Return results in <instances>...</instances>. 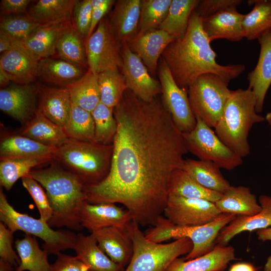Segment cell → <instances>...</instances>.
<instances>
[{"instance_id": "6da1fadb", "label": "cell", "mask_w": 271, "mask_h": 271, "mask_svg": "<svg viewBox=\"0 0 271 271\" xmlns=\"http://www.w3.org/2000/svg\"><path fill=\"white\" fill-rule=\"evenodd\" d=\"M114 115L117 124L108 174L85 187L91 204L120 203L140 226L164 213L173 173L188 152L182 132L157 96L146 102L127 89Z\"/></svg>"}, {"instance_id": "7a4b0ae2", "label": "cell", "mask_w": 271, "mask_h": 271, "mask_svg": "<svg viewBox=\"0 0 271 271\" xmlns=\"http://www.w3.org/2000/svg\"><path fill=\"white\" fill-rule=\"evenodd\" d=\"M210 42L203 29L202 18L194 10L184 36L174 40L162 55L180 87L187 90L199 76L207 73L215 74L229 83L245 71L242 64H218Z\"/></svg>"}, {"instance_id": "3957f363", "label": "cell", "mask_w": 271, "mask_h": 271, "mask_svg": "<svg viewBox=\"0 0 271 271\" xmlns=\"http://www.w3.org/2000/svg\"><path fill=\"white\" fill-rule=\"evenodd\" d=\"M29 175L45 190L53 216L51 227H66L79 230L83 227L79 212L86 201V185L76 175L57 164L32 170Z\"/></svg>"}, {"instance_id": "277c9868", "label": "cell", "mask_w": 271, "mask_h": 271, "mask_svg": "<svg viewBox=\"0 0 271 271\" xmlns=\"http://www.w3.org/2000/svg\"><path fill=\"white\" fill-rule=\"evenodd\" d=\"M255 98L249 88L231 90L214 131L220 140L241 158L250 153L249 132L265 120L256 111Z\"/></svg>"}, {"instance_id": "5b68a950", "label": "cell", "mask_w": 271, "mask_h": 271, "mask_svg": "<svg viewBox=\"0 0 271 271\" xmlns=\"http://www.w3.org/2000/svg\"><path fill=\"white\" fill-rule=\"evenodd\" d=\"M113 150V144L103 145L69 138L56 148L54 160L77 176L87 186L99 183L107 176Z\"/></svg>"}, {"instance_id": "8992f818", "label": "cell", "mask_w": 271, "mask_h": 271, "mask_svg": "<svg viewBox=\"0 0 271 271\" xmlns=\"http://www.w3.org/2000/svg\"><path fill=\"white\" fill-rule=\"evenodd\" d=\"M126 229L132 242L133 253L124 271H166L175 259L187 254L193 247L191 240L187 237L168 243L150 241L134 220L129 222Z\"/></svg>"}, {"instance_id": "52a82bcc", "label": "cell", "mask_w": 271, "mask_h": 271, "mask_svg": "<svg viewBox=\"0 0 271 271\" xmlns=\"http://www.w3.org/2000/svg\"><path fill=\"white\" fill-rule=\"evenodd\" d=\"M0 219L13 232L21 230L42 239L44 241L42 247L48 254L57 255L65 249H73L75 246L77 235L69 230H54L41 219L17 211L9 203L2 188Z\"/></svg>"}, {"instance_id": "ba28073f", "label": "cell", "mask_w": 271, "mask_h": 271, "mask_svg": "<svg viewBox=\"0 0 271 271\" xmlns=\"http://www.w3.org/2000/svg\"><path fill=\"white\" fill-rule=\"evenodd\" d=\"M220 76L207 73L199 76L187 89L188 99L196 118L214 128L221 117L231 90Z\"/></svg>"}, {"instance_id": "9c48e42d", "label": "cell", "mask_w": 271, "mask_h": 271, "mask_svg": "<svg viewBox=\"0 0 271 271\" xmlns=\"http://www.w3.org/2000/svg\"><path fill=\"white\" fill-rule=\"evenodd\" d=\"M191 131L182 133L188 152L199 160L212 162L220 168L231 170L242 163V158L236 155L218 137L212 128L199 118Z\"/></svg>"}, {"instance_id": "30bf717a", "label": "cell", "mask_w": 271, "mask_h": 271, "mask_svg": "<svg viewBox=\"0 0 271 271\" xmlns=\"http://www.w3.org/2000/svg\"><path fill=\"white\" fill-rule=\"evenodd\" d=\"M121 45L108 20L103 18L85 43L88 70L98 75L109 70L121 69Z\"/></svg>"}, {"instance_id": "8fae6325", "label": "cell", "mask_w": 271, "mask_h": 271, "mask_svg": "<svg viewBox=\"0 0 271 271\" xmlns=\"http://www.w3.org/2000/svg\"><path fill=\"white\" fill-rule=\"evenodd\" d=\"M158 73L162 88V102L164 107L181 132L191 131L196 124V119L191 108L187 90L177 84L163 59Z\"/></svg>"}, {"instance_id": "7c38bea8", "label": "cell", "mask_w": 271, "mask_h": 271, "mask_svg": "<svg viewBox=\"0 0 271 271\" xmlns=\"http://www.w3.org/2000/svg\"><path fill=\"white\" fill-rule=\"evenodd\" d=\"M164 213L178 226H197L206 224L221 213L213 202L199 199L169 196Z\"/></svg>"}, {"instance_id": "4fadbf2b", "label": "cell", "mask_w": 271, "mask_h": 271, "mask_svg": "<svg viewBox=\"0 0 271 271\" xmlns=\"http://www.w3.org/2000/svg\"><path fill=\"white\" fill-rule=\"evenodd\" d=\"M122 75L127 89L146 102H150L162 92L160 82L151 76L141 58L126 42L121 45Z\"/></svg>"}, {"instance_id": "5bb4252c", "label": "cell", "mask_w": 271, "mask_h": 271, "mask_svg": "<svg viewBox=\"0 0 271 271\" xmlns=\"http://www.w3.org/2000/svg\"><path fill=\"white\" fill-rule=\"evenodd\" d=\"M236 216L233 214L221 213L213 220L202 225L191 227L175 225L170 233L171 238L190 239L193 244L192 249L183 258L185 260L195 258L213 249L220 230Z\"/></svg>"}, {"instance_id": "9a60e30c", "label": "cell", "mask_w": 271, "mask_h": 271, "mask_svg": "<svg viewBox=\"0 0 271 271\" xmlns=\"http://www.w3.org/2000/svg\"><path fill=\"white\" fill-rule=\"evenodd\" d=\"M37 84H17L1 88L0 109L14 119L28 123L37 109Z\"/></svg>"}, {"instance_id": "2e32d148", "label": "cell", "mask_w": 271, "mask_h": 271, "mask_svg": "<svg viewBox=\"0 0 271 271\" xmlns=\"http://www.w3.org/2000/svg\"><path fill=\"white\" fill-rule=\"evenodd\" d=\"M79 219L82 227L92 233L108 227L126 228L132 218L127 209L114 203L91 204L85 201L80 210Z\"/></svg>"}, {"instance_id": "e0dca14e", "label": "cell", "mask_w": 271, "mask_h": 271, "mask_svg": "<svg viewBox=\"0 0 271 271\" xmlns=\"http://www.w3.org/2000/svg\"><path fill=\"white\" fill-rule=\"evenodd\" d=\"M174 40L168 33L158 29L138 33L126 43L130 49L141 58L150 74L154 75L160 56Z\"/></svg>"}, {"instance_id": "ac0fdd59", "label": "cell", "mask_w": 271, "mask_h": 271, "mask_svg": "<svg viewBox=\"0 0 271 271\" xmlns=\"http://www.w3.org/2000/svg\"><path fill=\"white\" fill-rule=\"evenodd\" d=\"M260 49L257 63L247 75L248 87L254 94L256 111L263 110L267 92L271 85V29L258 39Z\"/></svg>"}, {"instance_id": "d6986e66", "label": "cell", "mask_w": 271, "mask_h": 271, "mask_svg": "<svg viewBox=\"0 0 271 271\" xmlns=\"http://www.w3.org/2000/svg\"><path fill=\"white\" fill-rule=\"evenodd\" d=\"M39 61L13 41L12 48L1 54L0 67L11 81L18 84H30L37 77Z\"/></svg>"}, {"instance_id": "ffe728a7", "label": "cell", "mask_w": 271, "mask_h": 271, "mask_svg": "<svg viewBox=\"0 0 271 271\" xmlns=\"http://www.w3.org/2000/svg\"><path fill=\"white\" fill-rule=\"evenodd\" d=\"M39 105L37 109L54 123L64 127L67 122L72 107L67 87H54L37 84Z\"/></svg>"}, {"instance_id": "44dd1931", "label": "cell", "mask_w": 271, "mask_h": 271, "mask_svg": "<svg viewBox=\"0 0 271 271\" xmlns=\"http://www.w3.org/2000/svg\"><path fill=\"white\" fill-rule=\"evenodd\" d=\"M244 15L236 8L222 11L212 16L202 19L203 29L210 42L224 39L238 42L244 38L242 21Z\"/></svg>"}, {"instance_id": "7402d4cb", "label": "cell", "mask_w": 271, "mask_h": 271, "mask_svg": "<svg viewBox=\"0 0 271 271\" xmlns=\"http://www.w3.org/2000/svg\"><path fill=\"white\" fill-rule=\"evenodd\" d=\"M91 234L113 261L123 267L128 264L133 253V244L126 228L108 227Z\"/></svg>"}, {"instance_id": "603a6c76", "label": "cell", "mask_w": 271, "mask_h": 271, "mask_svg": "<svg viewBox=\"0 0 271 271\" xmlns=\"http://www.w3.org/2000/svg\"><path fill=\"white\" fill-rule=\"evenodd\" d=\"M238 259L233 247L217 243L211 251L195 258H177L166 271H224L231 261Z\"/></svg>"}, {"instance_id": "cb8c5ba5", "label": "cell", "mask_w": 271, "mask_h": 271, "mask_svg": "<svg viewBox=\"0 0 271 271\" xmlns=\"http://www.w3.org/2000/svg\"><path fill=\"white\" fill-rule=\"evenodd\" d=\"M261 210L252 216H236L219 232L216 243L227 245L235 235L245 231H251L271 227V196L259 197Z\"/></svg>"}, {"instance_id": "d4e9b609", "label": "cell", "mask_w": 271, "mask_h": 271, "mask_svg": "<svg viewBox=\"0 0 271 271\" xmlns=\"http://www.w3.org/2000/svg\"><path fill=\"white\" fill-rule=\"evenodd\" d=\"M141 7V0L116 1L109 23L121 44L127 42L139 33Z\"/></svg>"}, {"instance_id": "484cf974", "label": "cell", "mask_w": 271, "mask_h": 271, "mask_svg": "<svg viewBox=\"0 0 271 271\" xmlns=\"http://www.w3.org/2000/svg\"><path fill=\"white\" fill-rule=\"evenodd\" d=\"M70 24L72 23L42 25L25 39L14 41L40 61L54 56L59 36L63 29Z\"/></svg>"}, {"instance_id": "4316f807", "label": "cell", "mask_w": 271, "mask_h": 271, "mask_svg": "<svg viewBox=\"0 0 271 271\" xmlns=\"http://www.w3.org/2000/svg\"><path fill=\"white\" fill-rule=\"evenodd\" d=\"M87 71L61 59L50 57L39 61L37 77L48 83L66 87Z\"/></svg>"}, {"instance_id": "83f0119b", "label": "cell", "mask_w": 271, "mask_h": 271, "mask_svg": "<svg viewBox=\"0 0 271 271\" xmlns=\"http://www.w3.org/2000/svg\"><path fill=\"white\" fill-rule=\"evenodd\" d=\"M215 204L221 213L236 216H252L261 209L255 195L248 187L243 186L230 185Z\"/></svg>"}, {"instance_id": "f1b7e54d", "label": "cell", "mask_w": 271, "mask_h": 271, "mask_svg": "<svg viewBox=\"0 0 271 271\" xmlns=\"http://www.w3.org/2000/svg\"><path fill=\"white\" fill-rule=\"evenodd\" d=\"M56 150L25 136L13 135L2 140L0 159L47 158L54 160Z\"/></svg>"}, {"instance_id": "f546056e", "label": "cell", "mask_w": 271, "mask_h": 271, "mask_svg": "<svg viewBox=\"0 0 271 271\" xmlns=\"http://www.w3.org/2000/svg\"><path fill=\"white\" fill-rule=\"evenodd\" d=\"M76 1H35L30 7L27 14L42 25L72 23V14Z\"/></svg>"}, {"instance_id": "4dcf8cb0", "label": "cell", "mask_w": 271, "mask_h": 271, "mask_svg": "<svg viewBox=\"0 0 271 271\" xmlns=\"http://www.w3.org/2000/svg\"><path fill=\"white\" fill-rule=\"evenodd\" d=\"M22 135L46 146L58 148L69 139L63 127L46 117L38 109L33 117L27 123Z\"/></svg>"}, {"instance_id": "1f68e13d", "label": "cell", "mask_w": 271, "mask_h": 271, "mask_svg": "<svg viewBox=\"0 0 271 271\" xmlns=\"http://www.w3.org/2000/svg\"><path fill=\"white\" fill-rule=\"evenodd\" d=\"M73 249L76 256L93 271H124V267L113 261L100 248L91 234H77Z\"/></svg>"}, {"instance_id": "d6a6232c", "label": "cell", "mask_w": 271, "mask_h": 271, "mask_svg": "<svg viewBox=\"0 0 271 271\" xmlns=\"http://www.w3.org/2000/svg\"><path fill=\"white\" fill-rule=\"evenodd\" d=\"M182 169L207 189L222 194L230 186L220 167L212 162L186 159Z\"/></svg>"}, {"instance_id": "836d02e7", "label": "cell", "mask_w": 271, "mask_h": 271, "mask_svg": "<svg viewBox=\"0 0 271 271\" xmlns=\"http://www.w3.org/2000/svg\"><path fill=\"white\" fill-rule=\"evenodd\" d=\"M54 55H56L55 57L88 70L85 43L73 24L68 25L61 31L56 43L53 56Z\"/></svg>"}, {"instance_id": "e575fe53", "label": "cell", "mask_w": 271, "mask_h": 271, "mask_svg": "<svg viewBox=\"0 0 271 271\" xmlns=\"http://www.w3.org/2000/svg\"><path fill=\"white\" fill-rule=\"evenodd\" d=\"M15 247L21 260L16 271H50L49 254L40 248L35 236L26 233L16 240Z\"/></svg>"}, {"instance_id": "d590c367", "label": "cell", "mask_w": 271, "mask_h": 271, "mask_svg": "<svg viewBox=\"0 0 271 271\" xmlns=\"http://www.w3.org/2000/svg\"><path fill=\"white\" fill-rule=\"evenodd\" d=\"M169 196L217 202L222 194L205 188L193 179L182 169L175 171L168 185Z\"/></svg>"}, {"instance_id": "8d00e7d4", "label": "cell", "mask_w": 271, "mask_h": 271, "mask_svg": "<svg viewBox=\"0 0 271 271\" xmlns=\"http://www.w3.org/2000/svg\"><path fill=\"white\" fill-rule=\"evenodd\" d=\"M199 0H172L168 14L158 29L171 35L174 39L185 35L192 13Z\"/></svg>"}, {"instance_id": "74e56055", "label": "cell", "mask_w": 271, "mask_h": 271, "mask_svg": "<svg viewBox=\"0 0 271 271\" xmlns=\"http://www.w3.org/2000/svg\"><path fill=\"white\" fill-rule=\"evenodd\" d=\"M66 87L73 105L91 112L100 102L98 75L89 70L80 79Z\"/></svg>"}, {"instance_id": "f35d334b", "label": "cell", "mask_w": 271, "mask_h": 271, "mask_svg": "<svg viewBox=\"0 0 271 271\" xmlns=\"http://www.w3.org/2000/svg\"><path fill=\"white\" fill-rule=\"evenodd\" d=\"M254 6L244 15L242 21L244 37L248 40L258 39L271 29V0L248 1Z\"/></svg>"}, {"instance_id": "ab89813d", "label": "cell", "mask_w": 271, "mask_h": 271, "mask_svg": "<svg viewBox=\"0 0 271 271\" xmlns=\"http://www.w3.org/2000/svg\"><path fill=\"white\" fill-rule=\"evenodd\" d=\"M52 160L47 158H9L2 160L0 162L1 186L9 191L18 179L28 175L35 167Z\"/></svg>"}, {"instance_id": "60d3db41", "label": "cell", "mask_w": 271, "mask_h": 271, "mask_svg": "<svg viewBox=\"0 0 271 271\" xmlns=\"http://www.w3.org/2000/svg\"><path fill=\"white\" fill-rule=\"evenodd\" d=\"M100 102L114 109L121 102L127 89L118 69L109 70L98 75Z\"/></svg>"}, {"instance_id": "b9f144b4", "label": "cell", "mask_w": 271, "mask_h": 271, "mask_svg": "<svg viewBox=\"0 0 271 271\" xmlns=\"http://www.w3.org/2000/svg\"><path fill=\"white\" fill-rule=\"evenodd\" d=\"M69 139L84 142L94 141V122L91 112L72 104L69 119L63 127Z\"/></svg>"}, {"instance_id": "7bdbcfd3", "label": "cell", "mask_w": 271, "mask_h": 271, "mask_svg": "<svg viewBox=\"0 0 271 271\" xmlns=\"http://www.w3.org/2000/svg\"><path fill=\"white\" fill-rule=\"evenodd\" d=\"M114 109L100 102L91 112L94 122V141L103 145L113 144L117 124Z\"/></svg>"}, {"instance_id": "ee69618b", "label": "cell", "mask_w": 271, "mask_h": 271, "mask_svg": "<svg viewBox=\"0 0 271 271\" xmlns=\"http://www.w3.org/2000/svg\"><path fill=\"white\" fill-rule=\"evenodd\" d=\"M172 0H142L139 33L157 29L166 18Z\"/></svg>"}, {"instance_id": "f6af8a7d", "label": "cell", "mask_w": 271, "mask_h": 271, "mask_svg": "<svg viewBox=\"0 0 271 271\" xmlns=\"http://www.w3.org/2000/svg\"><path fill=\"white\" fill-rule=\"evenodd\" d=\"M42 25L37 23L27 13L1 18L0 30L13 41H20L28 37Z\"/></svg>"}, {"instance_id": "bcb514c9", "label": "cell", "mask_w": 271, "mask_h": 271, "mask_svg": "<svg viewBox=\"0 0 271 271\" xmlns=\"http://www.w3.org/2000/svg\"><path fill=\"white\" fill-rule=\"evenodd\" d=\"M22 182L35 203L40 213V218L48 222L53 216V210L42 186L29 174L23 177Z\"/></svg>"}, {"instance_id": "7dc6e473", "label": "cell", "mask_w": 271, "mask_h": 271, "mask_svg": "<svg viewBox=\"0 0 271 271\" xmlns=\"http://www.w3.org/2000/svg\"><path fill=\"white\" fill-rule=\"evenodd\" d=\"M91 0H76L72 14L73 26L85 43L88 38L92 22Z\"/></svg>"}, {"instance_id": "c3c4849f", "label": "cell", "mask_w": 271, "mask_h": 271, "mask_svg": "<svg viewBox=\"0 0 271 271\" xmlns=\"http://www.w3.org/2000/svg\"><path fill=\"white\" fill-rule=\"evenodd\" d=\"M14 233L4 223L0 222V259L9 263L16 269L21 260L13 248Z\"/></svg>"}, {"instance_id": "681fc988", "label": "cell", "mask_w": 271, "mask_h": 271, "mask_svg": "<svg viewBox=\"0 0 271 271\" xmlns=\"http://www.w3.org/2000/svg\"><path fill=\"white\" fill-rule=\"evenodd\" d=\"M242 2L241 0H202L200 1L195 11L202 19H204L224 10L236 8Z\"/></svg>"}, {"instance_id": "f907efd6", "label": "cell", "mask_w": 271, "mask_h": 271, "mask_svg": "<svg viewBox=\"0 0 271 271\" xmlns=\"http://www.w3.org/2000/svg\"><path fill=\"white\" fill-rule=\"evenodd\" d=\"M57 255L55 261L51 264L50 271H90V268L77 256L61 252Z\"/></svg>"}, {"instance_id": "816d5d0a", "label": "cell", "mask_w": 271, "mask_h": 271, "mask_svg": "<svg viewBox=\"0 0 271 271\" xmlns=\"http://www.w3.org/2000/svg\"><path fill=\"white\" fill-rule=\"evenodd\" d=\"M31 2L30 0H2L0 4L1 14L10 16L25 13Z\"/></svg>"}, {"instance_id": "f5cc1de1", "label": "cell", "mask_w": 271, "mask_h": 271, "mask_svg": "<svg viewBox=\"0 0 271 271\" xmlns=\"http://www.w3.org/2000/svg\"><path fill=\"white\" fill-rule=\"evenodd\" d=\"M115 3L113 0H106L102 6L92 8V22L88 38L94 31L100 22L110 10L111 7Z\"/></svg>"}, {"instance_id": "db71d44e", "label": "cell", "mask_w": 271, "mask_h": 271, "mask_svg": "<svg viewBox=\"0 0 271 271\" xmlns=\"http://www.w3.org/2000/svg\"><path fill=\"white\" fill-rule=\"evenodd\" d=\"M13 40L6 33L0 30L1 54L10 50L13 47Z\"/></svg>"}, {"instance_id": "11a10c76", "label": "cell", "mask_w": 271, "mask_h": 271, "mask_svg": "<svg viewBox=\"0 0 271 271\" xmlns=\"http://www.w3.org/2000/svg\"><path fill=\"white\" fill-rule=\"evenodd\" d=\"M256 268L247 262H238L231 266L229 271H256Z\"/></svg>"}, {"instance_id": "9f6ffc18", "label": "cell", "mask_w": 271, "mask_h": 271, "mask_svg": "<svg viewBox=\"0 0 271 271\" xmlns=\"http://www.w3.org/2000/svg\"><path fill=\"white\" fill-rule=\"evenodd\" d=\"M256 235L260 241H271V227L257 230Z\"/></svg>"}, {"instance_id": "6f0895ef", "label": "cell", "mask_w": 271, "mask_h": 271, "mask_svg": "<svg viewBox=\"0 0 271 271\" xmlns=\"http://www.w3.org/2000/svg\"><path fill=\"white\" fill-rule=\"evenodd\" d=\"M11 81L7 73L0 67V86L4 88L8 86Z\"/></svg>"}, {"instance_id": "680465c9", "label": "cell", "mask_w": 271, "mask_h": 271, "mask_svg": "<svg viewBox=\"0 0 271 271\" xmlns=\"http://www.w3.org/2000/svg\"><path fill=\"white\" fill-rule=\"evenodd\" d=\"M15 269L9 263L0 259V271H13Z\"/></svg>"}, {"instance_id": "91938a15", "label": "cell", "mask_w": 271, "mask_h": 271, "mask_svg": "<svg viewBox=\"0 0 271 271\" xmlns=\"http://www.w3.org/2000/svg\"><path fill=\"white\" fill-rule=\"evenodd\" d=\"M263 271H271V255L268 256L264 265Z\"/></svg>"}, {"instance_id": "94428289", "label": "cell", "mask_w": 271, "mask_h": 271, "mask_svg": "<svg viewBox=\"0 0 271 271\" xmlns=\"http://www.w3.org/2000/svg\"><path fill=\"white\" fill-rule=\"evenodd\" d=\"M264 118L265 120L267 121V122L271 127V110L266 113Z\"/></svg>"}, {"instance_id": "6125c7cd", "label": "cell", "mask_w": 271, "mask_h": 271, "mask_svg": "<svg viewBox=\"0 0 271 271\" xmlns=\"http://www.w3.org/2000/svg\"><path fill=\"white\" fill-rule=\"evenodd\" d=\"M90 271H93V270H90Z\"/></svg>"}]
</instances>
